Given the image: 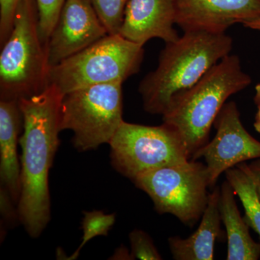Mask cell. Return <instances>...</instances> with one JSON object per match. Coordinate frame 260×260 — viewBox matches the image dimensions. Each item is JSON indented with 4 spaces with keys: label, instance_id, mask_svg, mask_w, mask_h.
Here are the masks:
<instances>
[{
    "label": "cell",
    "instance_id": "obj_1",
    "mask_svg": "<svg viewBox=\"0 0 260 260\" xmlns=\"http://www.w3.org/2000/svg\"><path fill=\"white\" fill-rule=\"evenodd\" d=\"M64 94L54 85L42 93L18 101L23 116L20 138L21 193L18 208L20 223L38 238L50 221L49 176L59 147L61 106Z\"/></svg>",
    "mask_w": 260,
    "mask_h": 260
},
{
    "label": "cell",
    "instance_id": "obj_2",
    "mask_svg": "<svg viewBox=\"0 0 260 260\" xmlns=\"http://www.w3.org/2000/svg\"><path fill=\"white\" fill-rule=\"evenodd\" d=\"M225 32L188 30L160 51L158 66L140 82L139 93L149 114L162 115L174 98L189 90L232 50Z\"/></svg>",
    "mask_w": 260,
    "mask_h": 260
},
{
    "label": "cell",
    "instance_id": "obj_3",
    "mask_svg": "<svg viewBox=\"0 0 260 260\" xmlns=\"http://www.w3.org/2000/svg\"><path fill=\"white\" fill-rule=\"evenodd\" d=\"M251 83L239 56L230 54L191 88L172 99L162 121L177 129L191 159L209 142L210 129L228 99Z\"/></svg>",
    "mask_w": 260,
    "mask_h": 260
},
{
    "label": "cell",
    "instance_id": "obj_4",
    "mask_svg": "<svg viewBox=\"0 0 260 260\" xmlns=\"http://www.w3.org/2000/svg\"><path fill=\"white\" fill-rule=\"evenodd\" d=\"M47 44L41 39L35 0H20L0 53V100L26 99L49 85Z\"/></svg>",
    "mask_w": 260,
    "mask_h": 260
},
{
    "label": "cell",
    "instance_id": "obj_5",
    "mask_svg": "<svg viewBox=\"0 0 260 260\" xmlns=\"http://www.w3.org/2000/svg\"><path fill=\"white\" fill-rule=\"evenodd\" d=\"M143 46L120 34L109 35L70 56L49 72V85L63 94L106 83H123L139 72Z\"/></svg>",
    "mask_w": 260,
    "mask_h": 260
},
{
    "label": "cell",
    "instance_id": "obj_6",
    "mask_svg": "<svg viewBox=\"0 0 260 260\" xmlns=\"http://www.w3.org/2000/svg\"><path fill=\"white\" fill-rule=\"evenodd\" d=\"M122 84H100L64 94L60 128L73 132L77 150L88 151L109 144L124 121Z\"/></svg>",
    "mask_w": 260,
    "mask_h": 260
},
{
    "label": "cell",
    "instance_id": "obj_7",
    "mask_svg": "<svg viewBox=\"0 0 260 260\" xmlns=\"http://www.w3.org/2000/svg\"><path fill=\"white\" fill-rule=\"evenodd\" d=\"M109 145L113 167L133 181L145 173L191 160L181 135L166 123L145 126L124 121Z\"/></svg>",
    "mask_w": 260,
    "mask_h": 260
},
{
    "label": "cell",
    "instance_id": "obj_8",
    "mask_svg": "<svg viewBox=\"0 0 260 260\" xmlns=\"http://www.w3.org/2000/svg\"><path fill=\"white\" fill-rule=\"evenodd\" d=\"M133 182L150 197L158 213L171 214L189 226L202 218L211 186L206 165L198 160L155 169Z\"/></svg>",
    "mask_w": 260,
    "mask_h": 260
},
{
    "label": "cell",
    "instance_id": "obj_9",
    "mask_svg": "<svg viewBox=\"0 0 260 260\" xmlns=\"http://www.w3.org/2000/svg\"><path fill=\"white\" fill-rule=\"evenodd\" d=\"M214 126L216 133L213 139L191 159L204 158L211 186L229 169L251 159H260V141L244 128L235 102L225 103Z\"/></svg>",
    "mask_w": 260,
    "mask_h": 260
},
{
    "label": "cell",
    "instance_id": "obj_10",
    "mask_svg": "<svg viewBox=\"0 0 260 260\" xmlns=\"http://www.w3.org/2000/svg\"><path fill=\"white\" fill-rule=\"evenodd\" d=\"M108 35L88 0H66L48 42L51 68Z\"/></svg>",
    "mask_w": 260,
    "mask_h": 260
},
{
    "label": "cell",
    "instance_id": "obj_11",
    "mask_svg": "<svg viewBox=\"0 0 260 260\" xmlns=\"http://www.w3.org/2000/svg\"><path fill=\"white\" fill-rule=\"evenodd\" d=\"M177 24L184 31L225 32L236 23L260 18V0H176Z\"/></svg>",
    "mask_w": 260,
    "mask_h": 260
},
{
    "label": "cell",
    "instance_id": "obj_12",
    "mask_svg": "<svg viewBox=\"0 0 260 260\" xmlns=\"http://www.w3.org/2000/svg\"><path fill=\"white\" fill-rule=\"evenodd\" d=\"M175 24L176 0H129L119 34L142 46L155 38L167 44L180 37Z\"/></svg>",
    "mask_w": 260,
    "mask_h": 260
},
{
    "label": "cell",
    "instance_id": "obj_13",
    "mask_svg": "<svg viewBox=\"0 0 260 260\" xmlns=\"http://www.w3.org/2000/svg\"><path fill=\"white\" fill-rule=\"evenodd\" d=\"M23 126L18 101L0 100V181L17 205L21 193L18 144Z\"/></svg>",
    "mask_w": 260,
    "mask_h": 260
},
{
    "label": "cell",
    "instance_id": "obj_14",
    "mask_svg": "<svg viewBox=\"0 0 260 260\" xmlns=\"http://www.w3.org/2000/svg\"><path fill=\"white\" fill-rule=\"evenodd\" d=\"M220 188L209 194L208 205L202 215L198 229L190 237L169 238V245L176 260H213L215 241L221 236L220 211Z\"/></svg>",
    "mask_w": 260,
    "mask_h": 260
},
{
    "label": "cell",
    "instance_id": "obj_15",
    "mask_svg": "<svg viewBox=\"0 0 260 260\" xmlns=\"http://www.w3.org/2000/svg\"><path fill=\"white\" fill-rule=\"evenodd\" d=\"M235 191L229 181L220 187V211L226 232L228 260H256L260 258V243L254 242L249 227L241 216L235 200Z\"/></svg>",
    "mask_w": 260,
    "mask_h": 260
},
{
    "label": "cell",
    "instance_id": "obj_16",
    "mask_svg": "<svg viewBox=\"0 0 260 260\" xmlns=\"http://www.w3.org/2000/svg\"><path fill=\"white\" fill-rule=\"evenodd\" d=\"M225 178L238 195L249 226L259 235L260 239V198L258 184L260 181V160L248 166L245 162L225 172Z\"/></svg>",
    "mask_w": 260,
    "mask_h": 260
},
{
    "label": "cell",
    "instance_id": "obj_17",
    "mask_svg": "<svg viewBox=\"0 0 260 260\" xmlns=\"http://www.w3.org/2000/svg\"><path fill=\"white\" fill-rule=\"evenodd\" d=\"M83 235L82 242L77 250L67 259H75L78 257L81 249L92 239L100 236L107 237L114 223L115 214H105L101 210L83 212Z\"/></svg>",
    "mask_w": 260,
    "mask_h": 260
},
{
    "label": "cell",
    "instance_id": "obj_18",
    "mask_svg": "<svg viewBox=\"0 0 260 260\" xmlns=\"http://www.w3.org/2000/svg\"><path fill=\"white\" fill-rule=\"evenodd\" d=\"M108 34H119L126 5L129 0H88Z\"/></svg>",
    "mask_w": 260,
    "mask_h": 260
},
{
    "label": "cell",
    "instance_id": "obj_19",
    "mask_svg": "<svg viewBox=\"0 0 260 260\" xmlns=\"http://www.w3.org/2000/svg\"><path fill=\"white\" fill-rule=\"evenodd\" d=\"M39 13V28L41 39L48 44L66 0H35Z\"/></svg>",
    "mask_w": 260,
    "mask_h": 260
},
{
    "label": "cell",
    "instance_id": "obj_20",
    "mask_svg": "<svg viewBox=\"0 0 260 260\" xmlns=\"http://www.w3.org/2000/svg\"><path fill=\"white\" fill-rule=\"evenodd\" d=\"M131 255L133 259L160 260L162 256L155 247L153 239L140 229H135L129 234Z\"/></svg>",
    "mask_w": 260,
    "mask_h": 260
},
{
    "label": "cell",
    "instance_id": "obj_21",
    "mask_svg": "<svg viewBox=\"0 0 260 260\" xmlns=\"http://www.w3.org/2000/svg\"><path fill=\"white\" fill-rule=\"evenodd\" d=\"M20 0H0V45L9 38L13 28L17 7Z\"/></svg>",
    "mask_w": 260,
    "mask_h": 260
},
{
    "label": "cell",
    "instance_id": "obj_22",
    "mask_svg": "<svg viewBox=\"0 0 260 260\" xmlns=\"http://www.w3.org/2000/svg\"><path fill=\"white\" fill-rule=\"evenodd\" d=\"M15 202L12 199L8 191L1 186L0 188V212L3 223L8 225H15L20 222L18 208L15 209Z\"/></svg>",
    "mask_w": 260,
    "mask_h": 260
},
{
    "label": "cell",
    "instance_id": "obj_23",
    "mask_svg": "<svg viewBox=\"0 0 260 260\" xmlns=\"http://www.w3.org/2000/svg\"><path fill=\"white\" fill-rule=\"evenodd\" d=\"M114 257H117L116 259H121V257H122V259H127V258L126 257H128L129 259H133L131 254H129V253L126 251L125 248H119L118 250L115 251V254H114Z\"/></svg>",
    "mask_w": 260,
    "mask_h": 260
},
{
    "label": "cell",
    "instance_id": "obj_24",
    "mask_svg": "<svg viewBox=\"0 0 260 260\" xmlns=\"http://www.w3.org/2000/svg\"><path fill=\"white\" fill-rule=\"evenodd\" d=\"M246 28L253 29V30H259L260 31V18L254 19L250 21L245 22L243 23Z\"/></svg>",
    "mask_w": 260,
    "mask_h": 260
},
{
    "label": "cell",
    "instance_id": "obj_25",
    "mask_svg": "<svg viewBox=\"0 0 260 260\" xmlns=\"http://www.w3.org/2000/svg\"><path fill=\"white\" fill-rule=\"evenodd\" d=\"M256 107H257V112H256L255 119H254V127L256 131L260 134V104Z\"/></svg>",
    "mask_w": 260,
    "mask_h": 260
},
{
    "label": "cell",
    "instance_id": "obj_26",
    "mask_svg": "<svg viewBox=\"0 0 260 260\" xmlns=\"http://www.w3.org/2000/svg\"><path fill=\"white\" fill-rule=\"evenodd\" d=\"M256 94L254 96V102L256 105H259L260 104V83L257 84L255 87Z\"/></svg>",
    "mask_w": 260,
    "mask_h": 260
},
{
    "label": "cell",
    "instance_id": "obj_27",
    "mask_svg": "<svg viewBox=\"0 0 260 260\" xmlns=\"http://www.w3.org/2000/svg\"><path fill=\"white\" fill-rule=\"evenodd\" d=\"M258 194H259L260 198V181L259 182V184H258Z\"/></svg>",
    "mask_w": 260,
    "mask_h": 260
}]
</instances>
